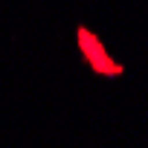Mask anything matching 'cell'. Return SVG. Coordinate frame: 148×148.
I'll list each match as a JSON object with an SVG mask.
<instances>
[{
	"label": "cell",
	"instance_id": "cell-1",
	"mask_svg": "<svg viewBox=\"0 0 148 148\" xmlns=\"http://www.w3.org/2000/svg\"><path fill=\"white\" fill-rule=\"evenodd\" d=\"M79 47H82V55H84V61L90 64V70L96 76H119L122 73V67L102 49L99 38L93 32H87L84 26H79Z\"/></svg>",
	"mask_w": 148,
	"mask_h": 148
}]
</instances>
